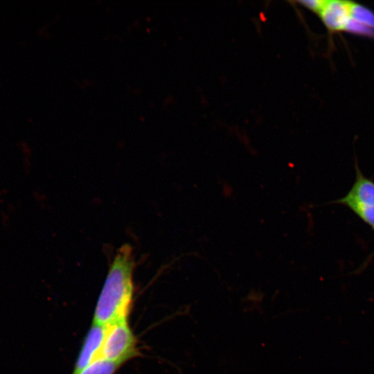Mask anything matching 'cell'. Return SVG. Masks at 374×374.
<instances>
[{
    "label": "cell",
    "mask_w": 374,
    "mask_h": 374,
    "mask_svg": "<svg viewBox=\"0 0 374 374\" xmlns=\"http://www.w3.org/2000/svg\"><path fill=\"white\" fill-rule=\"evenodd\" d=\"M318 15L326 27L331 32L346 30L351 19L348 1H325Z\"/></svg>",
    "instance_id": "5"
},
{
    "label": "cell",
    "mask_w": 374,
    "mask_h": 374,
    "mask_svg": "<svg viewBox=\"0 0 374 374\" xmlns=\"http://www.w3.org/2000/svg\"><path fill=\"white\" fill-rule=\"evenodd\" d=\"M134 260L132 247L122 245L117 251L99 296L93 323L109 326L127 318L133 296Z\"/></svg>",
    "instance_id": "1"
},
{
    "label": "cell",
    "mask_w": 374,
    "mask_h": 374,
    "mask_svg": "<svg viewBox=\"0 0 374 374\" xmlns=\"http://www.w3.org/2000/svg\"><path fill=\"white\" fill-rule=\"evenodd\" d=\"M325 1L323 0H308L298 1L297 3L307 9L319 14L321 8L324 4Z\"/></svg>",
    "instance_id": "8"
},
{
    "label": "cell",
    "mask_w": 374,
    "mask_h": 374,
    "mask_svg": "<svg viewBox=\"0 0 374 374\" xmlns=\"http://www.w3.org/2000/svg\"><path fill=\"white\" fill-rule=\"evenodd\" d=\"M120 365L99 356L77 374H114Z\"/></svg>",
    "instance_id": "6"
},
{
    "label": "cell",
    "mask_w": 374,
    "mask_h": 374,
    "mask_svg": "<svg viewBox=\"0 0 374 374\" xmlns=\"http://www.w3.org/2000/svg\"><path fill=\"white\" fill-rule=\"evenodd\" d=\"M107 328V326L96 323L92 324L81 348L73 374L79 373L93 360L100 356Z\"/></svg>",
    "instance_id": "4"
},
{
    "label": "cell",
    "mask_w": 374,
    "mask_h": 374,
    "mask_svg": "<svg viewBox=\"0 0 374 374\" xmlns=\"http://www.w3.org/2000/svg\"><path fill=\"white\" fill-rule=\"evenodd\" d=\"M136 338L127 319L108 326L100 357L121 364L136 354Z\"/></svg>",
    "instance_id": "3"
},
{
    "label": "cell",
    "mask_w": 374,
    "mask_h": 374,
    "mask_svg": "<svg viewBox=\"0 0 374 374\" xmlns=\"http://www.w3.org/2000/svg\"><path fill=\"white\" fill-rule=\"evenodd\" d=\"M350 17L354 21L369 28L374 29V12L352 1H348Z\"/></svg>",
    "instance_id": "7"
},
{
    "label": "cell",
    "mask_w": 374,
    "mask_h": 374,
    "mask_svg": "<svg viewBox=\"0 0 374 374\" xmlns=\"http://www.w3.org/2000/svg\"><path fill=\"white\" fill-rule=\"evenodd\" d=\"M334 203L348 208L374 230V181L365 176L358 166L350 188Z\"/></svg>",
    "instance_id": "2"
}]
</instances>
